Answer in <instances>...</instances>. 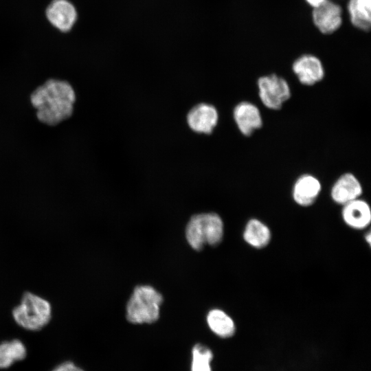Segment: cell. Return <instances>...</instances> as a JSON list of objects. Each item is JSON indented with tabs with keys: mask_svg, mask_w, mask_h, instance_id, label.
Returning <instances> with one entry per match:
<instances>
[{
	"mask_svg": "<svg viewBox=\"0 0 371 371\" xmlns=\"http://www.w3.org/2000/svg\"><path fill=\"white\" fill-rule=\"evenodd\" d=\"M30 101L37 110L38 119L47 125L55 126L73 114L76 94L69 82L51 79L32 92Z\"/></svg>",
	"mask_w": 371,
	"mask_h": 371,
	"instance_id": "cell-1",
	"label": "cell"
},
{
	"mask_svg": "<svg viewBox=\"0 0 371 371\" xmlns=\"http://www.w3.org/2000/svg\"><path fill=\"white\" fill-rule=\"evenodd\" d=\"M162 302V295L153 287L138 286L128 302L126 318L133 324L153 323L159 318Z\"/></svg>",
	"mask_w": 371,
	"mask_h": 371,
	"instance_id": "cell-2",
	"label": "cell"
},
{
	"mask_svg": "<svg viewBox=\"0 0 371 371\" xmlns=\"http://www.w3.org/2000/svg\"><path fill=\"white\" fill-rule=\"evenodd\" d=\"M12 315L15 322L28 330L44 328L52 318V306L48 301L34 293L26 292L21 303L14 308Z\"/></svg>",
	"mask_w": 371,
	"mask_h": 371,
	"instance_id": "cell-3",
	"label": "cell"
},
{
	"mask_svg": "<svg viewBox=\"0 0 371 371\" xmlns=\"http://www.w3.org/2000/svg\"><path fill=\"white\" fill-rule=\"evenodd\" d=\"M186 238L190 246L201 250L204 245H216L223 238V223L215 213L194 215L186 227Z\"/></svg>",
	"mask_w": 371,
	"mask_h": 371,
	"instance_id": "cell-4",
	"label": "cell"
},
{
	"mask_svg": "<svg viewBox=\"0 0 371 371\" xmlns=\"http://www.w3.org/2000/svg\"><path fill=\"white\" fill-rule=\"evenodd\" d=\"M258 95L263 105L271 110H279L291 97L287 81L276 74L261 76L257 82Z\"/></svg>",
	"mask_w": 371,
	"mask_h": 371,
	"instance_id": "cell-5",
	"label": "cell"
},
{
	"mask_svg": "<svg viewBox=\"0 0 371 371\" xmlns=\"http://www.w3.org/2000/svg\"><path fill=\"white\" fill-rule=\"evenodd\" d=\"M216 108L209 103L201 102L193 106L186 115L188 127L199 134H211L218 122Z\"/></svg>",
	"mask_w": 371,
	"mask_h": 371,
	"instance_id": "cell-6",
	"label": "cell"
},
{
	"mask_svg": "<svg viewBox=\"0 0 371 371\" xmlns=\"http://www.w3.org/2000/svg\"><path fill=\"white\" fill-rule=\"evenodd\" d=\"M341 6L327 0L313 8L312 16L315 26L323 34H332L339 28L342 23Z\"/></svg>",
	"mask_w": 371,
	"mask_h": 371,
	"instance_id": "cell-7",
	"label": "cell"
},
{
	"mask_svg": "<svg viewBox=\"0 0 371 371\" xmlns=\"http://www.w3.org/2000/svg\"><path fill=\"white\" fill-rule=\"evenodd\" d=\"M233 117L239 131L244 136H250L262 126V118L257 106L243 101L237 104L233 111Z\"/></svg>",
	"mask_w": 371,
	"mask_h": 371,
	"instance_id": "cell-8",
	"label": "cell"
},
{
	"mask_svg": "<svg viewBox=\"0 0 371 371\" xmlns=\"http://www.w3.org/2000/svg\"><path fill=\"white\" fill-rule=\"evenodd\" d=\"M292 69L300 82L306 86L320 82L324 76L321 60L311 54H304L297 58L293 63Z\"/></svg>",
	"mask_w": 371,
	"mask_h": 371,
	"instance_id": "cell-9",
	"label": "cell"
},
{
	"mask_svg": "<svg viewBox=\"0 0 371 371\" xmlns=\"http://www.w3.org/2000/svg\"><path fill=\"white\" fill-rule=\"evenodd\" d=\"M362 192L363 188L357 177L350 172H346L333 183L330 197L335 203L344 205L360 198Z\"/></svg>",
	"mask_w": 371,
	"mask_h": 371,
	"instance_id": "cell-10",
	"label": "cell"
},
{
	"mask_svg": "<svg viewBox=\"0 0 371 371\" xmlns=\"http://www.w3.org/2000/svg\"><path fill=\"white\" fill-rule=\"evenodd\" d=\"M321 190L322 184L316 177L304 174L295 180L292 189V196L297 205L307 207L316 201Z\"/></svg>",
	"mask_w": 371,
	"mask_h": 371,
	"instance_id": "cell-11",
	"label": "cell"
},
{
	"mask_svg": "<svg viewBox=\"0 0 371 371\" xmlns=\"http://www.w3.org/2000/svg\"><path fill=\"white\" fill-rule=\"evenodd\" d=\"M344 222L354 229H363L370 223L371 211L368 203L360 198L342 205Z\"/></svg>",
	"mask_w": 371,
	"mask_h": 371,
	"instance_id": "cell-12",
	"label": "cell"
},
{
	"mask_svg": "<svg viewBox=\"0 0 371 371\" xmlns=\"http://www.w3.org/2000/svg\"><path fill=\"white\" fill-rule=\"evenodd\" d=\"M46 13L51 23L63 32L72 27L77 16L74 5L67 0H54Z\"/></svg>",
	"mask_w": 371,
	"mask_h": 371,
	"instance_id": "cell-13",
	"label": "cell"
},
{
	"mask_svg": "<svg viewBox=\"0 0 371 371\" xmlns=\"http://www.w3.org/2000/svg\"><path fill=\"white\" fill-rule=\"evenodd\" d=\"M271 238V230L266 224L256 218L248 221L243 232V238L249 245L257 249L263 248L269 243Z\"/></svg>",
	"mask_w": 371,
	"mask_h": 371,
	"instance_id": "cell-14",
	"label": "cell"
},
{
	"mask_svg": "<svg viewBox=\"0 0 371 371\" xmlns=\"http://www.w3.org/2000/svg\"><path fill=\"white\" fill-rule=\"evenodd\" d=\"M348 10L352 24L363 31L371 25V0H350Z\"/></svg>",
	"mask_w": 371,
	"mask_h": 371,
	"instance_id": "cell-15",
	"label": "cell"
},
{
	"mask_svg": "<svg viewBox=\"0 0 371 371\" xmlns=\"http://www.w3.org/2000/svg\"><path fill=\"white\" fill-rule=\"evenodd\" d=\"M207 322L211 330L220 337L229 338L235 333L234 320L222 310H211L207 316Z\"/></svg>",
	"mask_w": 371,
	"mask_h": 371,
	"instance_id": "cell-16",
	"label": "cell"
},
{
	"mask_svg": "<svg viewBox=\"0 0 371 371\" xmlns=\"http://www.w3.org/2000/svg\"><path fill=\"white\" fill-rule=\"evenodd\" d=\"M26 353L25 345L19 339L1 343L0 368H8L14 362L23 360L25 358Z\"/></svg>",
	"mask_w": 371,
	"mask_h": 371,
	"instance_id": "cell-17",
	"label": "cell"
},
{
	"mask_svg": "<svg viewBox=\"0 0 371 371\" xmlns=\"http://www.w3.org/2000/svg\"><path fill=\"white\" fill-rule=\"evenodd\" d=\"M212 358L213 354L209 348L200 344L195 345L192 349L191 371H212Z\"/></svg>",
	"mask_w": 371,
	"mask_h": 371,
	"instance_id": "cell-18",
	"label": "cell"
},
{
	"mask_svg": "<svg viewBox=\"0 0 371 371\" xmlns=\"http://www.w3.org/2000/svg\"><path fill=\"white\" fill-rule=\"evenodd\" d=\"M52 371H84L80 368L76 366L74 363L71 361L63 362L56 368H54Z\"/></svg>",
	"mask_w": 371,
	"mask_h": 371,
	"instance_id": "cell-19",
	"label": "cell"
},
{
	"mask_svg": "<svg viewBox=\"0 0 371 371\" xmlns=\"http://www.w3.org/2000/svg\"><path fill=\"white\" fill-rule=\"evenodd\" d=\"M313 8H315L327 0H305Z\"/></svg>",
	"mask_w": 371,
	"mask_h": 371,
	"instance_id": "cell-20",
	"label": "cell"
},
{
	"mask_svg": "<svg viewBox=\"0 0 371 371\" xmlns=\"http://www.w3.org/2000/svg\"><path fill=\"white\" fill-rule=\"evenodd\" d=\"M365 238H366V240L367 241V243L370 245V242H371V234L370 232H368V234H366L365 236Z\"/></svg>",
	"mask_w": 371,
	"mask_h": 371,
	"instance_id": "cell-21",
	"label": "cell"
}]
</instances>
